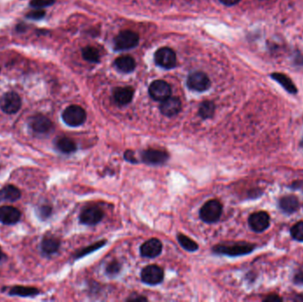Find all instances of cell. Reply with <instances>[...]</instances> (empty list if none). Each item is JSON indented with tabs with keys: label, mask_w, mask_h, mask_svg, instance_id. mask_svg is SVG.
I'll use <instances>...</instances> for the list:
<instances>
[{
	"label": "cell",
	"mask_w": 303,
	"mask_h": 302,
	"mask_svg": "<svg viewBox=\"0 0 303 302\" xmlns=\"http://www.w3.org/2000/svg\"><path fill=\"white\" fill-rule=\"evenodd\" d=\"M256 248V245L246 242L228 243L223 245H217L214 247V252L220 255H227L231 257L242 256L252 253Z\"/></svg>",
	"instance_id": "1"
},
{
	"label": "cell",
	"mask_w": 303,
	"mask_h": 302,
	"mask_svg": "<svg viewBox=\"0 0 303 302\" xmlns=\"http://www.w3.org/2000/svg\"><path fill=\"white\" fill-rule=\"evenodd\" d=\"M223 213V207L217 199H211L204 204L199 210V217L207 223L218 222Z\"/></svg>",
	"instance_id": "2"
},
{
	"label": "cell",
	"mask_w": 303,
	"mask_h": 302,
	"mask_svg": "<svg viewBox=\"0 0 303 302\" xmlns=\"http://www.w3.org/2000/svg\"><path fill=\"white\" fill-rule=\"evenodd\" d=\"M62 120L70 127H78L86 121V111L79 106H69L63 111Z\"/></svg>",
	"instance_id": "3"
},
{
	"label": "cell",
	"mask_w": 303,
	"mask_h": 302,
	"mask_svg": "<svg viewBox=\"0 0 303 302\" xmlns=\"http://www.w3.org/2000/svg\"><path fill=\"white\" fill-rule=\"evenodd\" d=\"M138 43L139 37L136 32L131 30H124L114 38V47L118 51H126L137 46Z\"/></svg>",
	"instance_id": "4"
},
{
	"label": "cell",
	"mask_w": 303,
	"mask_h": 302,
	"mask_svg": "<svg viewBox=\"0 0 303 302\" xmlns=\"http://www.w3.org/2000/svg\"><path fill=\"white\" fill-rule=\"evenodd\" d=\"M22 108V99L15 91L6 92L0 99V108L7 114L16 113Z\"/></svg>",
	"instance_id": "5"
},
{
	"label": "cell",
	"mask_w": 303,
	"mask_h": 302,
	"mask_svg": "<svg viewBox=\"0 0 303 302\" xmlns=\"http://www.w3.org/2000/svg\"><path fill=\"white\" fill-rule=\"evenodd\" d=\"M187 87L190 90L202 92L209 90L210 87V80L209 76L203 72H194L190 74L187 78Z\"/></svg>",
	"instance_id": "6"
},
{
	"label": "cell",
	"mask_w": 303,
	"mask_h": 302,
	"mask_svg": "<svg viewBox=\"0 0 303 302\" xmlns=\"http://www.w3.org/2000/svg\"><path fill=\"white\" fill-rule=\"evenodd\" d=\"M154 61L158 66L165 69H171L176 64V56L172 49L168 47L160 48L154 54Z\"/></svg>",
	"instance_id": "7"
},
{
	"label": "cell",
	"mask_w": 303,
	"mask_h": 302,
	"mask_svg": "<svg viewBox=\"0 0 303 302\" xmlns=\"http://www.w3.org/2000/svg\"><path fill=\"white\" fill-rule=\"evenodd\" d=\"M149 94L156 101H163L171 97V85L165 81H154L149 86Z\"/></svg>",
	"instance_id": "8"
},
{
	"label": "cell",
	"mask_w": 303,
	"mask_h": 302,
	"mask_svg": "<svg viewBox=\"0 0 303 302\" xmlns=\"http://www.w3.org/2000/svg\"><path fill=\"white\" fill-rule=\"evenodd\" d=\"M164 278V272L161 267L157 265H149L143 269L141 279L144 283L149 285H155L161 283Z\"/></svg>",
	"instance_id": "9"
},
{
	"label": "cell",
	"mask_w": 303,
	"mask_h": 302,
	"mask_svg": "<svg viewBox=\"0 0 303 302\" xmlns=\"http://www.w3.org/2000/svg\"><path fill=\"white\" fill-rule=\"evenodd\" d=\"M270 216L264 211L254 213L248 218V224L252 231L257 233L266 231L270 227Z\"/></svg>",
	"instance_id": "10"
},
{
	"label": "cell",
	"mask_w": 303,
	"mask_h": 302,
	"mask_svg": "<svg viewBox=\"0 0 303 302\" xmlns=\"http://www.w3.org/2000/svg\"><path fill=\"white\" fill-rule=\"evenodd\" d=\"M104 213L96 206H90L85 208L80 214V222L86 225H95L103 219Z\"/></svg>",
	"instance_id": "11"
},
{
	"label": "cell",
	"mask_w": 303,
	"mask_h": 302,
	"mask_svg": "<svg viewBox=\"0 0 303 302\" xmlns=\"http://www.w3.org/2000/svg\"><path fill=\"white\" fill-rule=\"evenodd\" d=\"M142 161L150 165H161L165 163L169 159V154L166 151L157 150V149H148L143 151L141 153Z\"/></svg>",
	"instance_id": "12"
},
{
	"label": "cell",
	"mask_w": 303,
	"mask_h": 302,
	"mask_svg": "<svg viewBox=\"0 0 303 302\" xmlns=\"http://www.w3.org/2000/svg\"><path fill=\"white\" fill-rule=\"evenodd\" d=\"M29 126L36 133L45 134L51 131L52 123L50 119L43 114H36L29 120Z\"/></svg>",
	"instance_id": "13"
},
{
	"label": "cell",
	"mask_w": 303,
	"mask_h": 302,
	"mask_svg": "<svg viewBox=\"0 0 303 302\" xmlns=\"http://www.w3.org/2000/svg\"><path fill=\"white\" fill-rule=\"evenodd\" d=\"M181 108H182L181 100L176 97H169L168 99L161 101L160 107L161 113L168 117L175 116L180 112Z\"/></svg>",
	"instance_id": "14"
},
{
	"label": "cell",
	"mask_w": 303,
	"mask_h": 302,
	"mask_svg": "<svg viewBox=\"0 0 303 302\" xmlns=\"http://www.w3.org/2000/svg\"><path fill=\"white\" fill-rule=\"evenodd\" d=\"M162 244L157 238H151L146 241L140 247V254L147 258H155L161 255Z\"/></svg>",
	"instance_id": "15"
},
{
	"label": "cell",
	"mask_w": 303,
	"mask_h": 302,
	"mask_svg": "<svg viewBox=\"0 0 303 302\" xmlns=\"http://www.w3.org/2000/svg\"><path fill=\"white\" fill-rule=\"evenodd\" d=\"M21 212L11 206H3L0 208V222L6 225H13L19 222Z\"/></svg>",
	"instance_id": "16"
},
{
	"label": "cell",
	"mask_w": 303,
	"mask_h": 302,
	"mask_svg": "<svg viewBox=\"0 0 303 302\" xmlns=\"http://www.w3.org/2000/svg\"><path fill=\"white\" fill-rule=\"evenodd\" d=\"M134 90L131 87H118L114 90V99L120 106H125L131 102Z\"/></svg>",
	"instance_id": "17"
},
{
	"label": "cell",
	"mask_w": 303,
	"mask_h": 302,
	"mask_svg": "<svg viewBox=\"0 0 303 302\" xmlns=\"http://www.w3.org/2000/svg\"><path fill=\"white\" fill-rule=\"evenodd\" d=\"M280 208L283 212L291 215L298 210L300 208L299 199L294 195H286L280 198Z\"/></svg>",
	"instance_id": "18"
},
{
	"label": "cell",
	"mask_w": 303,
	"mask_h": 302,
	"mask_svg": "<svg viewBox=\"0 0 303 302\" xmlns=\"http://www.w3.org/2000/svg\"><path fill=\"white\" fill-rule=\"evenodd\" d=\"M21 191L16 186L8 184L0 190V201L15 202L21 198Z\"/></svg>",
	"instance_id": "19"
},
{
	"label": "cell",
	"mask_w": 303,
	"mask_h": 302,
	"mask_svg": "<svg viewBox=\"0 0 303 302\" xmlns=\"http://www.w3.org/2000/svg\"><path fill=\"white\" fill-rule=\"evenodd\" d=\"M115 66L123 73H130L136 68V62L132 57L124 55L117 58L114 62Z\"/></svg>",
	"instance_id": "20"
},
{
	"label": "cell",
	"mask_w": 303,
	"mask_h": 302,
	"mask_svg": "<svg viewBox=\"0 0 303 302\" xmlns=\"http://www.w3.org/2000/svg\"><path fill=\"white\" fill-rule=\"evenodd\" d=\"M271 77L275 81H277L280 85H282V87H284V90L288 91L289 93H291V94H296L297 93V91H298L297 88L295 87L294 83L287 76H284L283 74H280V73H274L271 75Z\"/></svg>",
	"instance_id": "21"
},
{
	"label": "cell",
	"mask_w": 303,
	"mask_h": 302,
	"mask_svg": "<svg viewBox=\"0 0 303 302\" xmlns=\"http://www.w3.org/2000/svg\"><path fill=\"white\" fill-rule=\"evenodd\" d=\"M61 246V242L55 237H49L43 238L41 243V248L45 255H53L55 254Z\"/></svg>",
	"instance_id": "22"
},
{
	"label": "cell",
	"mask_w": 303,
	"mask_h": 302,
	"mask_svg": "<svg viewBox=\"0 0 303 302\" xmlns=\"http://www.w3.org/2000/svg\"><path fill=\"white\" fill-rule=\"evenodd\" d=\"M56 147L58 150L63 153H72L76 151V145L69 137H60L56 140Z\"/></svg>",
	"instance_id": "23"
},
{
	"label": "cell",
	"mask_w": 303,
	"mask_h": 302,
	"mask_svg": "<svg viewBox=\"0 0 303 302\" xmlns=\"http://www.w3.org/2000/svg\"><path fill=\"white\" fill-rule=\"evenodd\" d=\"M39 291L35 287L27 286H14L9 291L11 296H19V297H31L38 294Z\"/></svg>",
	"instance_id": "24"
},
{
	"label": "cell",
	"mask_w": 303,
	"mask_h": 302,
	"mask_svg": "<svg viewBox=\"0 0 303 302\" xmlns=\"http://www.w3.org/2000/svg\"><path fill=\"white\" fill-rule=\"evenodd\" d=\"M215 109L216 107L212 101H204L199 107V116L202 119L211 118L215 113Z\"/></svg>",
	"instance_id": "25"
},
{
	"label": "cell",
	"mask_w": 303,
	"mask_h": 302,
	"mask_svg": "<svg viewBox=\"0 0 303 302\" xmlns=\"http://www.w3.org/2000/svg\"><path fill=\"white\" fill-rule=\"evenodd\" d=\"M177 240L179 242L181 246L185 248V250L189 252H195L199 249V246L195 241L192 240L189 237L185 236L184 234L177 235Z\"/></svg>",
	"instance_id": "26"
},
{
	"label": "cell",
	"mask_w": 303,
	"mask_h": 302,
	"mask_svg": "<svg viewBox=\"0 0 303 302\" xmlns=\"http://www.w3.org/2000/svg\"><path fill=\"white\" fill-rule=\"evenodd\" d=\"M82 55L87 62H92V63L100 62V52L96 48L91 47V46L84 48L82 51Z\"/></svg>",
	"instance_id": "27"
},
{
	"label": "cell",
	"mask_w": 303,
	"mask_h": 302,
	"mask_svg": "<svg viewBox=\"0 0 303 302\" xmlns=\"http://www.w3.org/2000/svg\"><path fill=\"white\" fill-rule=\"evenodd\" d=\"M291 236L299 242H303V222H296L291 228Z\"/></svg>",
	"instance_id": "28"
},
{
	"label": "cell",
	"mask_w": 303,
	"mask_h": 302,
	"mask_svg": "<svg viewBox=\"0 0 303 302\" xmlns=\"http://www.w3.org/2000/svg\"><path fill=\"white\" fill-rule=\"evenodd\" d=\"M105 244H106V240H103L97 242V243H95V244L91 245V246H88L85 249L78 252L77 255H76V258H81V257H84L86 255H89L90 253H92L93 251L98 250V249H100V247L104 246Z\"/></svg>",
	"instance_id": "29"
},
{
	"label": "cell",
	"mask_w": 303,
	"mask_h": 302,
	"mask_svg": "<svg viewBox=\"0 0 303 302\" xmlns=\"http://www.w3.org/2000/svg\"><path fill=\"white\" fill-rule=\"evenodd\" d=\"M55 3V0H30L29 5L33 8L42 9L44 7L51 6Z\"/></svg>",
	"instance_id": "30"
},
{
	"label": "cell",
	"mask_w": 303,
	"mask_h": 302,
	"mask_svg": "<svg viewBox=\"0 0 303 302\" xmlns=\"http://www.w3.org/2000/svg\"><path fill=\"white\" fill-rule=\"evenodd\" d=\"M120 270H121V264L119 263L118 261H115V260H114V261H112V262H110V263L108 265L107 269H106V271H107V273H108L109 276L117 275Z\"/></svg>",
	"instance_id": "31"
},
{
	"label": "cell",
	"mask_w": 303,
	"mask_h": 302,
	"mask_svg": "<svg viewBox=\"0 0 303 302\" xmlns=\"http://www.w3.org/2000/svg\"><path fill=\"white\" fill-rule=\"evenodd\" d=\"M45 15V11L42 9H37L31 11L29 14H27L26 17L29 20L33 21H38V20L43 19Z\"/></svg>",
	"instance_id": "32"
},
{
	"label": "cell",
	"mask_w": 303,
	"mask_h": 302,
	"mask_svg": "<svg viewBox=\"0 0 303 302\" xmlns=\"http://www.w3.org/2000/svg\"><path fill=\"white\" fill-rule=\"evenodd\" d=\"M52 214V208L50 206H42L41 208H39L38 209V216L39 217L42 218V219H46V218L50 217Z\"/></svg>",
	"instance_id": "33"
},
{
	"label": "cell",
	"mask_w": 303,
	"mask_h": 302,
	"mask_svg": "<svg viewBox=\"0 0 303 302\" xmlns=\"http://www.w3.org/2000/svg\"><path fill=\"white\" fill-rule=\"evenodd\" d=\"M124 158L127 161H130L131 163H137V159L134 156V152L132 151H125L124 153Z\"/></svg>",
	"instance_id": "34"
},
{
	"label": "cell",
	"mask_w": 303,
	"mask_h": 302,
	"mask_svg": "<svg viewBox=\"0 0 303 302\" xmlns=\"http://www.w3.org/2000/svg\"><path fill=\"white\" fill-rule=\"evenodd\" d=\"M283 301V299L282 298L280 297L279 295H275V294H271V295H269V296H267L265 299H263V302H280Z\"/></svg>",
	"instance_id": "35"
},
{
	"label": "cell",
	"mask_w": 303,
	"mask_h": 302,
	"mask_svg": "<svg viewBox=\"0 0 303 302\" xmlns=\"http://www.w3.org/2000/svg\"><path fill=\"white\" fill-rule=\"evenodd\" d=\"M294 281L295 284H303V271H299L295 274Z\"/></svg>",
	"instance_id": "36"
},
{
	"label": "cell",
	"mask_w": 303,
	"mask_h": 302,
	"mask_svg": "<svg viewBox=\"0 0 303 302\" xmlns=\"http://www.w3.org/2000/svg\"><path fill=\"white\" fill-rule=\"evenodd\" d=\"M239 1L240 0H220L221 3H223V5H228V6L236 5Z\"/></svg>",
	"instance_id": "37"
},
{
	"label": "cell",
	"mask_w": 303,
	"mask_h": 302,
	"mask_svg": "<svg viewBox=\"0 0 303 302\" xmlns=\"http://www.w3.org/2000/svg\"><path fill=\"white\" fill-rule=\"evenodd\" d=\"M303 186V181H294L293 184H291V188L294 190L301 189Z\"/></svg>",
	"instance_id": "38"
},
{
	"label": "cell",
	"mask_w": 303,
	"mask_h": 302,
	"mask_svg": "<svg viewBox=\"0 0 303 302\" xmlns=\"http://www.w3.org/2000/svg\"><path fill=\"white\" fill-rule=\"evenodd\" d=\"M127 301H130V302H147V299L146 297H143V296H137V297L133 298L130 297L127 299Z\"/></svg>",
	"instance_id": "39"
},
{
	"label": "cell",
	"mask_w": 303,
	"mask_h": 302,
	"mask_svg": "<svg viewBox=\"0 0 303 302\" xmlns=\"http://www.w3.org/2000/svg\"><path fill=\"white\" fill-rule=\"evenodd\" d=\"M16 29H17L18 32H24V31H26V29H27V26L24 23H21L17 26Z\"/></svg>",
	"instance_id": "40"
},
{
	"label": "cell",
	"mask_w": 303,
	"mask_h": 302,
	"mask_svg": "<svg viewBox=\"0 0 303 302\" xmlns=\"http://www.w3.org/2000/svg\"><path fill=\"white\" fill-rule=\"evenodd\" d=\"M3 257H5V255H4V254H3V253L1 252V250H0V260H2V258H3Z\"/></svg>",
	"instance_id": "41"
},
{
	"label": "cell",
	"mask_w": 303,
	"mask_h": 302,
	"mask_svg": "<svg viewBox=\"0 0 303 302\" xmlns=\"http://www.w3.org/2000/svg\"><path fill=\"white\" fill-rule=\"evenodd\" d=\"M301 147H303V139L302 140V142H301Z\"/></svg>",
	"instance_id": "42"
}]
</instances>
